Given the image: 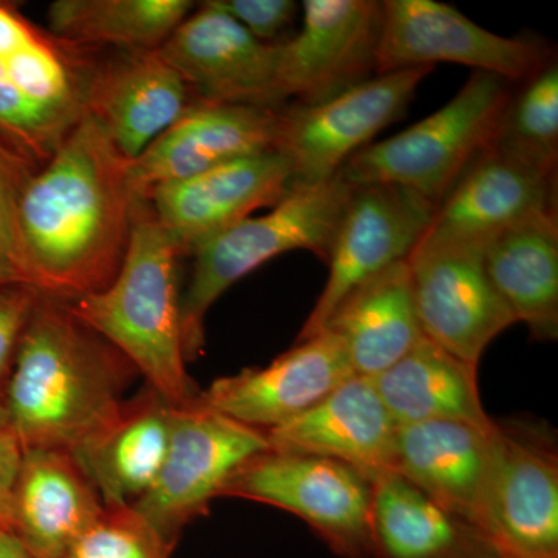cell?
Wrapping results in <instances>:
<instances>
[{
	"mask_svg": "<svg viewBox=\"0 0 558 558\" xmlns=\"http://www.w3.org/2000/svg\"><path fill=\"white\" fill-rule=\"evenodd\" d=\"M303 27L278 44L279 86L286 100L315 105L376 72L381 2L306 0Z\"/></svg>",
	"mask_w": 558,
	"mask_h": 558,
	"instance_id": "5bb4252c",
	"label": "cell"
},
{
	"mask_svg": "<svg viewBox=\"0 0 558 558\" xmlns=\"http://www.w3.org/2000/svg\"><path fill=\"white\" fill-rule=\"evenodd\" d=\"M135 376L128 359L64 300L40 293L14 360L7 428L22 451L73 453L119 416Z\"/></svg>",
	"mask_w": 558,
	"mask_h": 558,
	"instance_id": "7a4b0ae2",
	"label": "cell"
},
{
	"mask_svg": "<svg viewBox=\"0 0 558 558\" xmlns=\"http://www.w3.org/2000/svg\"><path fill=\"white\" fill-rule=\"evenodd\" d=\"M17 282L27 281H25V278L16 270V267L11 266L7 260L0 259V289L11 284H17Z\"/></svg>",
	"mask_w": 558,
	"mask_h": 558,
	"instance_id": "f35d334b",
	"label": "cell"
},
{
	"mask_svg": "<svg viewBox=\"0 0 558 558\" xmlns=\"http://www.w3.org/2000/svg\"><path fill=\"white\" fill-rule=\"evenodd\" d=\"M373 381L398 425L459 421L488 427L495 422L481 400L478 366L427 337Z\"/></svg>",
	"mask_w": 558,
	"mask_h": 558,
	"instance_id": "4316f807",
	"label": "cell"
},
{
	"mask_svg": "<svg viewBox=\"0 0 558 558\" xmlns=\"http://www.w3.org/2000/svg\"><path fill=\"white\" fill-rule=\"evenodd\" d=\"M435 68L381 73L315 105L278 109L275 150L288 159L292 185L326 182L409 109Z\"/></svg>",
	"mask_w": 558,
	"mask_h": 558,
	"instance_id": "ba28073f",
	"label": "cell"
},
{
	"mask_svg": "<svg viewBox=\"0 0 558 558\" xmlns=\"http://www.w3.org/2000/svg\"><path fill=\"white\" fill-rule=\"evenodd\" d=\"M556 174L492 143L436 205L422 238L486 247L506 230L557 209Z\"/></svg>",
	"mask_w": 558,
	"mask_h": 558,
	"instance_id": "2e32d148",
	"label": "cell"
},
{
	"mask_svg": "<svg viewBox=\"0 0 558 558\" xmlns=\"http://www.w3.org/2000/svg\"><path fill=\"white\" fill-rule=\"evenodd\" d=\"M352 376L343 343L332 330L323 329L296 341L264 368L242 369L213 381L197 400L266 433L306 413Z\"/></svg>",
	"mask_w": 558,
	"mask_h": 558,
	"instance_id": "e0dca14e",
	"label": "cell"
},
{
	"mask_svg": "<svg viewBox=\"0 0 558 558\" xmlns=\"http://www.w3.org/2000/svg\"><path fill=\"white\" fill-rule=\"evenodd\" d=\"M501 558H513V557H508V556H501Z\"/></svg>",
	"mask_w": 558,
	"mask_h": 558,
	"instance_id": "ab89813d",
	"label": "cell"
},
{
	"mask_svg": "<svg viewBox=\"0 0 558 558\" xmlns=\"http://www.w3.org/2000/svg\"><path fill=\"white\" fill-rule=\"evenodd\" d=\"M179 248L150 211L140 205L130 247L112 282L80 299L70 311L112 344L148 387L172 407L199 392L186 371L180 326Z\"/></svg>",
	"mask_w": 558,
	"mask_h": 558,
	"instance_id": "3957f363",
	"label": "cell"
},
{
	"mask_svg": "<svg viewBox=\"0 0 558 558\" xmlns=\"http://www.w3.org/2000/svg\"><path fill=\"white\" fill-rule=\"evenodd\" d=\"M36 25L22 16L14 7L0 3V61L9 58L31 38Z\"/></svg>",
	"mask_w": 558,
	"mask_h": 558,
	"instance_id": "d590c367",
	"label": "cell"
},
{
	"mask_svg": "<svg viewBox=\"0 0 558 558\" xmlns=\"http://www.w3.org/2000/svg\"><path fill=\"white\" fill-rule=\"evenodd\" d=\"M73 124L16 89L0 65V140L35 167L51 159Z\"/></svg>",
	"mask_w": 558,
	"mask_h": 558,
	"instance_id": "f546056e",
	"label": "cell"
},
{
	"mask_svg": "<svg viewBox=\"0 0 558 558\" xmlns=\"http://www.w3.org/2000/svg\"><path fill=\"white\" fill-rule=\"evenodd\" d=\"M505 110L494 145L557 170L558 68L550 60L531 78L523 81Z\"/></svg>",
	"mask_w": 558,
	"mask_h": 558,
	"instance_id": "f1b7e54d",
	"label": "cell"
},
{
	"mask_svg": "<svg viewBox=\"0 0 558 558\" xmlns=\"http://www.w3.org/2000/svg\"><path fill=\"white\" fill-rule=\"evenodd\" d=\"M0 558H35L31 556L21 543L10 532L0 529Z\"/></svg>",
	"mask_w": 558,
	"mask_h": 558,
	"instance_id": "74e56055",
	"label": "cell"
},
{
	"mask_svg": "<svg viewBox=\"0 0 558 558\" xmlns=\"http://www.w3.org/2000/svg\"><path fill=\"white\" fill-rule=\"evenodd\" d=\"M171 545L132 508H105L62 558H170Z\"/></svg>",
	"mask_w": 558,
	"mask_h": 558,
	"instance_id": "4dcf8cb0",
	"label": "cell"
},
{
	"mask_svg": "<svg viewBox=\"0 0 558 558\" xmlns=\"http://www.w3.org/2000/svg\"><path fill=\"white\" fill-rule=\"evenodd\" d=\"M222 497L293 513L340 558H374L373 480L336 459L267 451L230 481Z\"/></svg>",
	"mask_w": 558,
	"mask_h": 558,
	"instance_id": "52a82bcc",
	"label": "cell"
},
{
	"mask_svg": "<svg viewBox=\"0 0 558 558\" xmlns=\"http://www.w3.org/2000/svg\"><path fill=\"white\" fill-rule=\"evenodd\" d=\"M512 92L510 81L473 72L438 112L392 137L371 143L343 165L340 174L351 186H402L436 207L470 163L494 143Z\"/></svg>",
	"mask_w": 558,
	"mask_h": 558,
	"instance_id": "5b68a950",
	"label": "cell"
},
{
	"mask_svg": "<svg viewBox=\"0 0 558 558\" xmlns=\"http://www.w3.org/2000/svg\"><path fill=\"white\" fill-rule=\"evenodd\" d=\"M270 451L266 433L194 399L172 410L170 446L153 487L132 508L175 545L182 529L207 513L230 481Z\"/></svg>",
	"mask_w": 558,
	"mask_h": 558,
	"instance_id": "8992f818",
	"label": "cell"
},
{
	"mask_svg": "<svg viewBox=\"0 0 558 558\" xmlns=\"http://www.w3.org/2000/svg\"><path fill=\"white\" fill-rule=\"evenodd\" d=\"M484 248L422 238L407 259L422 332L473 366L517 323L488 278Z\"/></svg>",
	"mask_w": 558,
	"mask_h": 558,
	"instance_id": "8fae6325",
	"label": "cell"
},
{
	"mask_svg": "<svg viewBox=\"0 0 558 558\" xmlns=\"http://www.w3.org/2000/svg\"><path fill=\"white\" fill-rule=\"evenodd\" d=\"M22 190H24L22 186L0 174V259L16 267L25 281L31 284L24 252H22L20 223H17V205H20Z\"/></svg>",
	"mask_w": 558,
	"mask_h": 558,
	"instance_id": "836d02e7",
	"label": "cell"
},
{
	"mask_svg": "<svg viewBox=\"0 0 558 558\" xmlns=\"http://www.w3.org/2000/svg\"><path fill=\"white\" fill-rule=\"evenodd\" d=\"M159 53L196 101L278 109V44L250 35L213 0L191 11Z\"/></svg>",
	"mask_w": 558,
	"mask_h": 558,
	"instance_id": "4fadbf2b",
	"label": "cell"
},
{
	"mask_svg": "<svg viewBox=\"0 0 558 558\" xmlns=\"http://www.w3.org/2000/svg\"><path fill=\"white\" fill-rule=\"evenodd\" d=\"M174 407L149 387L72 457L105 508L132 506L156 483L170 446Z\"/></svg>",
	"mask_w": 558,
	"mask_h": 558,
	"instance_id": "603a6c76",
	"label": "cell"
},
{
	"mask_svg": "<svg viewBox=\"0 0 558 558\" xmlns=\"http://www.w3.org/2000/svg\"><path fill=\"white\" fill-rule=\"evenodd\" d=\"M40 290L28 282L7 286L0 289V425L7 427L5 402L14 360L31 319L38 303Z\"/></svg>",
	"mask_w": 558,
	"mask_h": 558,
	"instance_id": "1f68e13d",
	"label": "cell"
},
{
	"mask_svg": "<svg viewBox=\"0 0 558 558\" xmlns=\"http://www.w3.org/2000/svg\"><path fill=\"white\" fill-rule=\"evenodd\" d=\"M435 208L432 202L402 186H352L326 260L328 279L299 340L310 339L325 328L344 296L366 279L409 259L428 230Z\"/></svg>",
	"mask_w": 558,
	"mask_h": 558,
	"instance_id": "7c38bea8",
	"label": "cell"
},
{
	"mask_svg": "<svg viewBox=\"0 0 558 558\" xmlns=\"http://www.w3.org/2000/svg\"><path fill=\"white\" fill-rule=\"evenodd\" d=\"M278 130V109L194 101L170 130L131 160L132 186L146 201L163 183L275 150Z\"/></svg>",
	"mask_w": 558,
	"mask_h": 558,
	"instance_id": "ac0fdd59",
	"label": "cell"
},
{
	"mask_svg": "<svg viewBox=\"0 0 558 558\" xmlns=\"http://www.w3.org/2000/svg\"><path fill=\"white\" fill-rule=\"evenodd\" d=\"M494 440L495 422L488 427L459 421L398 425L391 472L480 529Z\"/></svg>",
	"mask_w": 558,
	"mask_h": 558,
	"instance_id": "44dd1931",
	"label": "cell"
},
{
	"mask_svg": "<svg viewBox=\"0 0 558 558\" xmlns=\"http://www.w3.org/2000/svg\"><path fill=\"white\" fill-rule=\"evenodd\" d=\"M351 193L352 186L340 172L326 182L292 185L269 213L242 220L191 255L193 271L180 300L186 362L201 354L205 317L231 286L293 250H310L328 260Z\"/></svg>",
	"mask_w": 558,
	"mask_h": 558,
	"instance_id": "277c9868",
	"label": "cell"
},
{
	"mask_svg": "<svg viewBox=\"0 0 558 558\" xmlns=\"http://www.w3.org/2000/svg\"><path fill=\"white\" fill-rule=\"evenodd\" d=\"M371 539L374 558H501L475 524L392 472L373 480Z\"/></svg>",
	"mask_w": 558,
	"mask_h": 558,
	"instance_id": "d4e9b609",
	"label": "cell"
},
{
	"mask_svg": "<svg viewBox=\"0 0 558 558\" xmlns=\"http://www.w3.org/2000/svg\"><path fill=\"white\" fill-rule=\"evenodd\" d=\"M143 202L131 159L86 113L21 191L17 223L31 284L65 301L108 288Z\"/></svg>",
	"mask_w": 558,
	"mask_h": 558,
	"instance_id": "6da1fadb",
	"label": "cell"
},
{
	"mask_svg": "<svg viewBox=\"0 0 558 558\" xmlns=\"http://www.w3.org/2000/svg\"><path fill=\"white\" fill-rule=\"evenodd\" d=\"M396 429L373 379L352 376L266 436L270 450L336 459L374 480L391 472Z\"/></svg>",
	"mask_w": 558,
	"mask_h": 558,
	"instance_id": "ffe728a7",
	"label": "cell"
},
{
	"mask_svg": "<svg viewBox=\"0 0 558 558\" xmlns=\"http://www.w3.org/2000/svg\"><path fill=\"white\" fill-rule=\"evenodd\" d=\"M323 329L339 337L355 376L374 379L391 368L425 337L409 260L392 264L349 292Z\"/></svg>",
	"mask_w": 558,
	"mask_h": 558,
	"instance_id": "cb8c5ba5",
	"label": "cell"
},
{
	"mask_svg": "<svg viewBox=\"0 0 558 558\" xmlns=\"http://www.w3.org/2000/svg\"><path fill=\"white\" fill-rule=\"evenodd\" d=\"M22 451L20 442L7 427L0 425V529L10 532L11 502L20 473Z\"/></svg>",
	"mask_w": 558,
	"mask_h": 558,
	"instance_id": "e575fe53",
	"label": "cell"
},
{
	"mask_svg": "<svg viewBox=\"0 0 558 558\" xmlns=\"http://www.w3.org/2000/svg\"><path fill=\"white\" fill-rule=\"evenodd\" d=\"M492 284L532 340L558 337L557 209L506 230L484 248Z\"/></svg>",
	"mask_w": 558,
	"mask_h": 558,
	"instance_id": "484cf974",
	"label": "cell"
},
{
	"mask_svg": "<svg viewBox=\"0 0 558 558\" xmlns=\"http://www.w3.org/2000/svg\"><path fill=\"white\" fill-rule=\"evenodd\" d=\"M105 510L70 451L22 453L11 502L10 534L35 558H62Z\"/></svg>",
	"mask_w": 558,
	"mask_h": 558,
	"instance_id": "7402d4cb",
	"label": "cell"
},
{
	"mask_svg": "<svg viewBox=\"0 0 558 558\" xmlns=\"http://www.w3.org/2000/svg\"><path fill=\"white\" fill-rule=\"evenodd\" d=\"M194 10L189 0H57L49 27L75 46L157 50Z\"/></svg>",
	"mask_w": 558,
	"mask_h": 558,
	"instance_id": "83f0119b",
	"label": "cell"
},
{
	"mask_svg": "<svg viewBox=\"0 0 558 558\" xmlns=\"http://www.w3.org/2000/svg\"><path fill=\"white\" fill-rule=\"evenodd\" d=\"M38 167L0 140V174L24 189Z\"/></svg>",
	"mask_w": 558,
	"mask_h": 558,
	"instance_id": "8d00e7d4",
	"label": "cell"
},
{
	"mask_svg": "<svg viewBox=\"0 0 558 558\" xmlns=\"http://www.w3.org/2000/svg\"><path fill=\"white\" fill-rule=\"evenodd\" d=\"M480 529L501 556L558 558V457L549 433L495 422Z\"/></svg>",
	"mask_w": 558,
	"mask_h": 558,
	"instance_id": "9c48e42d",
	"label": "cell"
},
{
	"mask_svg": "<svg viewBox=\"0 0 558 558\" xmlns=\"http://www.w3.org/2000/svg\"><path fill=\"white\" fill-rule=\"evenodd\" d=\"M256 39L267 43L295 17L299 5L292 0H213Z\"/></svg>",
	"mask_w": 558,
	"mask_h": 558,
	"instance_id": "d6a6232c",
	"label": "cell"
},
{
	"mask_svg": "<svg viewBox=\"0 0 558 558\" xmlns=\"http://www.w3.org/2000/svg\"><path fill=\"white\" fill-rule=\"evenodd\" d=\"M190 97L159 49L130 50L95 64L86 113L134 160L193 105Z\"/></svg>",
	"mask_w": 558,
	"mask_h": 558,
	"instance_id": "d6986e66",
	"label": "cell"
},
{
	"mask_svg": "<svg viewBox=\"0 0 558 558\" xmlns=\"http://www.w3.org/2000/svg\"><path fill=\"white\" fill-rule=\"evenodd\" d=\"M549 61V51L538 40L506 38L488 32L447 3L381 2L377 75L453 62L513 84L531 78Z\"/></svg>",
	"mask_w": 558,
	"mask_h": 558,
	"instance_id": "30bf717a",
	"label": "cell"
},
{
	"mask_svg": "<svg viewBox=\"0 0 558 558\" xmlns=\"http://www.w3.org/2000/svg\"><path fill=\"white\" fill-rule=\"evenodd\" d=\"M292 189V170L278 150L242 157L193 178L150 191V211L170 234L180 255H193L213 238L274 207Z\"/></svg>",
	"mask_w": 558,
	"mask_h": 558,
	"instance_id": "9a60e30c",
	"label": "cell"
}]
</instances>
